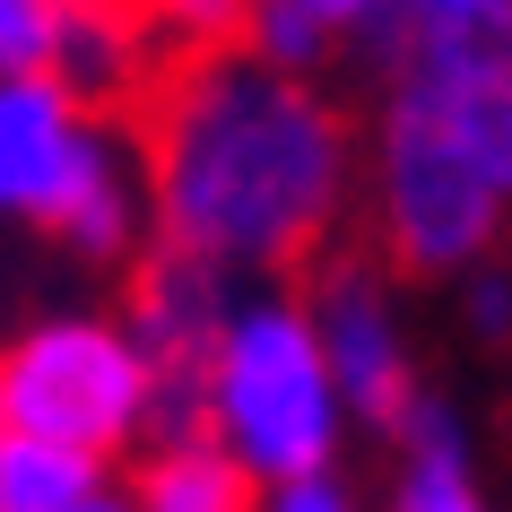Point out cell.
I'll use <instances>...</instances> for the list:
<instances>
[{
	"label": "cell",
	"mask_w": 512,
	"mask_h": 512,
	"mask_svg": "<svg viewBox=\"0 0 512 512\" xmlns=\"http://www.w3.org/2000/svg\"><path fill=\"white\" fill-rule=\"evenodd\" d=\"M304 304H313V330H322V356H330V374H339L348 417L365 434H382V443H400V426L417 417V400H426V382H417V356H408V339H400L382 261H365V252L313 261Z\"/></svg>",
	"instance_id": "cell-6"
},
{
	"label": "cell",
	"mask_w": 512,
	"mask_h": 512,
	"mask_svg": "<svg viewBox=\"0 0 512 512\" xmlns=\"http://www.w3.org/2000/svg\"><path fill=\"white\" fill-rule=\"evenodd\" d=\"M157 243L226 278H278L330 261L348 209V122L296 70L252 44L174 61L131 113Z\"/></svg>",
	"instance_id": "cell-1"
},
{
	"label": "cell",
	"mask_w": 512,
	"mask_h": 512,
	"mask_svg": "<svg viewBox=\"0 0 512 512\" xmlns=\"http://www.w3.org/2000/svg\"><path fill=\"white\" fill-rule=\"evenodd\" d=\"M478 330L486 339L512 330V278H495V270H478Z\"/></svg>",
	"instance_id": "cell-14"
},
{
	"label": "cell",
	"mask_w": 512,
	"mask_h": 512,
	"mask_svg": "<svg viewBox=\"0 0 512 512\" xmlns=\"http://www.w3.org/2000/svg\"><path fill=\"white\" fill-rule=\"evenodd\" d=\"M113 469L70 452V443H35V434H0V512H79Z\"/></svg>",
	"instance_id": "cell-10"
},
{
	"label": "cell",
	"mask_w": 512,
	"mask_h": 512,
	"mask_svg": "<svg viewBox=\"0 0 512 512\" xmlns=\"http://www.w3.org/2000/svg\"><path fill=\"white\" fill-rule=\"evenodd\" d=\"M79 512H139V486H131V478H105V486H96V495H87Z\"/></svg>",
	"instance_id": "cell-15"
},
{
	"label": "cell",
	"mask_w": 512,
	"mask_h": 512,
	"mask_svg": "<svg viewBox=\"0 0 512 512\" xmlns=\"http://www.w3.org/2000/svg\"><path fill=\"white\" fill-rule=\"evenodd\" d=\"M0 434H9V426H0Z\"/></svg>",
	"instance_id": "cell-16"
},
{
	"label": "cell",
	"mask_w": 512,
	"mask_h": 512,
	"mask_svg": "<svg viewBox=\"0 0 512 512\" xmlns=\"http://www.w3.org/2000/svg\"><path fill=\"white\" fill-rule=\"evenodd\" d=\"M131 486H139V512H261V478L209 434L148 443Z\"/></svg>",
	"instance_id": "cell-9"
},
{
	"label": "cell",
	"mask_w": 512,
	"mask_h": 512,
	"mask_svg": "<svg viewBox=\"0 0 512 512\" xmlns=\"http://www.w3.org/2000/svg\"><path fill=\"white\" fill-rule=\"evenodd\" d=\"M391 27H400V0H252V53L278 61V70H296V79H313L348 35H365L374 44V61L391 53Z\"/></svg>",
	"instance_id": "cell-7"
},
{
	"label": "cell",
	"mask_w": 512,
	"mask_h": 512,
	"mask_svg": "<svg viewBox=\"0 0 512 512\" xmlns=\"http://www.w3.org/2000/svg\"><path fill=\"white\" fill-rule=\"evenodd\" d=\"M61 0H0V79H35L53 70Z\"/></svg>",
	"instance_id": "cell-12"
},
{
	"label": "cell",
	"mask_w": 512,
	"mask_h": 512,
	"mask_svg": "<svg viewBox=\"0 0 512 512\" xmlns=\"http://www.w3.org/2000/svg\"><path fill=\"white\" fill-rule=\"evenodd\" d=\"M400 478H391V512H495L478 469H469V426L452 400H417V417L400 426Z\"/></svg>",
	"instance_id": "cell-8"
},
{
	"label": "cell",
	"mask_w": 512,
	"mask_h": 512,
	"mask_svg": "<svg viewBox=\"0 0 512 512\" xmlns=\"http://www.w3.org/2000/svg\"><path fill=\"white\" fill-rule=\"evenodd\" d=\"M382 79V261L478 270L512 209V0H400Z\"/></svg>",
	"instance_id": "cell-2"
},
{
	"label": "cell",
	"mask_w": 512,
	"mask_h": 512,
	"mask_svg": "<svg viewBox=\"0 0 512 512\" xmlns=\"http://www.w3.org/2000/svg\"><path fill=\"white\" fill-rule=\"evenodd\" d=\"M261 512H365V504H356V486L339 469H304V478L261 486Z\"/></svg>",
	"instance_id": "cell-13"
},
{
	"label": "cell",
	"mask_w": 512,
	"mask_h": 512,
	"mask_svg": "<svg viewBox=\"0 0 512 512\" xmlns=\"http://www.w3.org/2000/svg\"><path fill=\"white\" fill-rule=\"evenodd\" d=\"M139 209H148V183L53 70L0 79V217L9 226L53 235L79 261H122L139 243Z\"/></svg>",
	"instance_id": "cell-4"
},
{
	"label": "cell",
	"mask_w": 512,
	"mask_h": 512,
	"mask_svg": "<svg viewBox=\"0 0 512 512\" xmlns=\"http://www.w3.org/2000/svg\"><path fill=\"white\" fill-rule=\"evenodd\" d=\"M165 61L217 53V44H243L252 35V0H113Z\"/></svg>",
	"instance_id": "cell-11"
},
{
	"label": "cell",
	"mask_w": 512,
	"mask_h": 512,
	"mask_svg": "<svg viewBox=\"0 0 512 512\" xmlns=\"http://www.w3.org/2000/svg\"><path fill=\"white\" fill-rule=\"evenodd\" d=\"M348 426L356 417H348L339 374L322 356L313 304L287 296V287L243 296L226 313V330H217L209 391H200V434L226 443L261 486H278V478H304V469H339Z\"/></svg>",
	"instance_id": "cell-3"
},
{
	"label": "cell",
	"mask_w": 512,
	"mask_h": 512,
	"mask_svg": "<svg viewBox=\"0 0 512 512\" xmlns=\"http://www.w3.org/2000/svg\"><path fill=\"white\" fill-rule=\"evenodd\" d=\"M0 426L113 469L157 443V365L113 313H44L0 339Z\"/></svg>",
	"instance_id": "cell-5"
}]
</instances>
